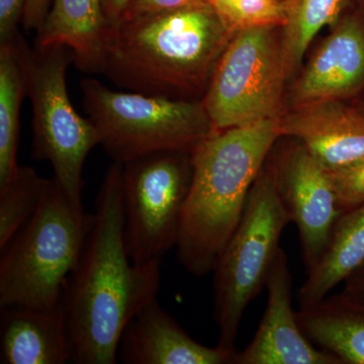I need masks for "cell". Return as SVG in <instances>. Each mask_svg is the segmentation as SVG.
I'll list each match as a JSON object with an SVG mask.
<instances>
[{"label":"cell","instance_id":"1","mask_svg":"<svg viewBox=\"0 0 364 364\" xmlns=\"http://www.w3.org/2000/svg\"><path fill=\"white\" fill-rule=\"evenodd\" d=\"M122 173L119 162L105 172L82 250L62 296L71 363L76 364L117 363L124 330L159 291L162 260L136 264L127 253Z\"/></svg>","mask_w":364,"mask_h":364},{"label":"cell","instance_id":"2","mask_svg":"<svg viewBox=\"0 0 364 364\" xmlns=\"http://www.w3.org/2000/svg\"><path fill=\"white\" fill-rule=\"evenodd\" d=\"M210 1L107 26L97 74L148 97L200 100L234 35Z\"/></svg>","mask_w":364,"mask_h":364},{"label":"cell","instance_id":"3","mask_svg":"<svg viewBox=\"0 0 364 364\" xmlns=\"http://www.w3.org/2000/svg\"><path fill=\"white\" fill-rule=\"evenodd\" d=\"M279 117L215 131L191 152L193 179L176 246L177 259L191 274L214 272L282 136Z\"/></svg>","mask_w":364,"mask_h":364},{"label":"cell","instance_id":"4","mask_svg":"<svg viewBox=\"0 0 364 364\" xmlns=\"http://www.w3.org/2000/svg\"><path fill=\"white\" fill-rule=\"evenodd\" d=\"M91 214L76 207L54 176L37 212L0 249V308H52L61 304Z\"/></svg>","mask_w":364,"mask_h":364},{"label":"cell","instance_id":"5","mask_svg":"<svg viewBox=\"0 0 364 364\" xmlns=\"http://www.w3.org/2000/svg\"><path fill=\"white\" fill-rule=\"evenodd\" d=\"M80 88L83 109L112 162L162 151L193 152L215 132L202 100L122 92L91 77L83 78Z\"/></svg>","mask_w":364,"mask_h":364},{"label":"cell","instance_id":"6","mask_svg":"<svg viewBox=\"0 0 364 364\" xmlns=\"http://www.w3.org/2000/svg\"><path fill=\"white\" fill-rule=\"evenodd\" d=\"M14 43L32 104L33 158L49 162L69 200L83 208V167L100 139L90 119L76 112L69 97L66 75L73 54L63 45L32 47L20 32Z\"/></svg>","mask_w":364,"mask_h":364},{"label":"cell","instance_id":"7","mask_svg":"<svg viewBox=\"0 0 364 364\" xmlns=\"http://www.w3.org/2000/svg\"><path fill=\"white\" fill-rule=\"evenodd\" d=\"M289 223L272 165L265 163L251 188L240 224L213 272L220 348L236 353L235 343L244 313L265 287L280 249V237Z\"/></svg>","mask_w":364,"mask_h":364},{"label":"cell","instance_id":"8","mask_svg":"<svg viewBox=\"0 0 364 364\" xmlns=\"http://www.w3.org/2000/svg\"><path fill=\"white\" fill-rule=\"evenodd\" d=\"M279 28L254 26L232 36L202 100L215 131L284 114L287 77Z\"/></svg>","mask_w":364,"mask_h":364},{"label":"cell","instance_id":"9","mask_svg":"<svg viewBox=\"0 0 364 364\" xmlns=\"http://www.w3.org/2000/svg\"><path fill=\"white\" fill-rule=\"evenodd\" d=\"M193 165L191 152L162 151L123 164L124 241L136 264L176 247Z\"/></svg>","mask_w":364,"mask_h":364},{"label":"cell","instance_id":"10","mask_svg":"<svg viewBox=\"0 0 364 364\" xmlns=\"http://www.w3.org/2000/svg\"><path fill=\"white\" fill-rule=\"evenodd\" d=\"M293 140V139H291ZM272 165L275 186L298 228L306 272L316 264L342 215L328 170L298 141L284 146Z\"/></svg>","mask_w":364,"mask_h":364},{"label":"cell","instance_id":"11","mask_svg":"<svg viewBox=\"0 0 364 364\" xmlns=\"http://www.w3.org/2000/svg\"><path fill=\"white\" fill-rule=\"evenodd\" d=\"M267 309L250 344L235 353L232 364H342L315 346L299 327L293 309V277L279 249L268 275Z\"/></svg>","mask_w":364,"mask_h":364},{"label":"cell","instance_id":"12","mask_svg":"<svg viewBox=\"0 0 364 364\" xmlns=\"http://www.w3.org/2000/svg\"><path fill=\"white\" fill-rule=\"evenodd\" d=\"M364 92V16H345L318 46L289 93L291 107L358 98Z\"/></svg>","mask_w":364,"mask_h":364},{"label":"cell","instance_id":"13","mask_svg":"<svg viewBox=\"0 0 364 364\" xmlns=\"http://www.w3.org/2000/svg\"><path fill=\"white\" fill-rule=\"evenodd\" d=\"M279 132L301 143L328 171L364 159V112L345 102L291 107L279 117Z\"/></svg>","mask_w":364,"mask_h":364},{"label":"cell","instance_id":"14","mask_svg":"<svg viewBox=\"0 0 364 364\" xmlns=\"http://www.w3.org/2000/svg\"><path fill=\"white\" fill-rule=\"evenodd\" d=\"M235 353L195 341L158 303L145 306L119 340L117 358L124 364H227Z\"/></svg>","mask_w":364,"mask_h":364},{"label":"cell","instance_id":"15","mask_svg":"<svg viewBox=\"0 0 364 364\" xmlns=\"http://www.w3.org/2000/svg\"><path fill=\"white\" fill-rule=\"evenodd\" d=\"M0 363H71L72 347L62 303L52 308H0Z\"/></svg>","mask_w":364,"mask_h":364},{"label":"cell","instance_id":"16","mask_svg":"<svg viewBox=\"0 0 364 364\" xmlns=\"http://www.w3.org/2000/svg\"><path fill=\"white\" fill-rule=\"evenodd\" d=\"M364 268V203L342 213L317 264L299 291V309L320 303Z\"/></svg>","mask_w":364,"mask_h":364},{"label":"cell","instance_id":"17","mask_svg":"<svg viewBox=\"0 0 364 364\" xmlns=\"http://www.w3.org/2000/svg\"><path fill=\"white\" fill-rule=\"evenodd\" d=\"M107 28L100 0H54L35 44L66 46L76 68L97 73Z\"/></svg>","mask_w":364,"mask_h":364},{"label":"cell","instance_id":"18","mask_svg":"<svg viewBox=\"0 0 364 364\" xmlns=\"http://www.w3.org/2000/svg\"><path fill=\"white\" fill-rule=\"evenodd\" d=\"M301 331L342 364H364V309L338 294L296 312Z\"/></svg>","mask_w":364,"mask_h":364},{"label":"cell","instance_id":"19","mask_svg":"<svg viewBox=\"0 0 364 364\" xmlns=\"http://www.w3.org/2000/svg\"><path fill=\"white\" fill-rule=\"evenodd\" d=\"M14 37L0 43V183L20 166L18 148L26 82Z\"/></svg>","mask_w":364,"mask_h":364},{"label":"cell","instance_id":"20","mask_svg":"<svg viewBox=\"0 0 364 364\" xmlns=\"http://www.w3.org/2000/svg\"><path fill=\"white\" fill-rule=\"evenodd\" d=\"M349 0H284L286 23L280 28L284 71L289 79L299 70L306 50L324 26H334Z\"/></svg>","mask_w":364,"mask_h":364},{"label":"cell","instance_id":"21","mask_svg":"<svg viewBox=\"0 0 364 364\" xmlns=\"http://www.w3.org/2000/svg\"><path fill=\"white\" fill-rule=\"evenodd\" d=\"M48 178L30 166H18L0 183V249L32 219L39 208Z\"/></svg>","mask_w":364,"mask_h":364},{"label":"cell","instance_id":"22","mask_svg":"<svg viewBox=\"0 0 364 364\" xmlns=\"http://www.w3.org/2000/svg\"><path fill=\"white\" fill-rule=\"evenodd\" d=\"M233 32L254 26H280L286 23L284 2L277 0H210Z\"/></svg>","mask_w":364,"mask_h":364},{"label":"cell","instance_id":"23","mask_svg":"<svg viewBox=\"0 0 364 364\" xmlns=\"http://www.w3.org/2000/svg\"><path fill=\"white\" fill-rule=\"evenodd\" d=\"M329 172L342 212L364 203V159Z\"/></svg>","mask_w":364,"mask_h":364},{"label":"cell","instance_id":"24","mask_svg":"<svg viewBox=\"0 0 364 364\" xmlns=\"http://www.w3.org/2000/svg\"><path fill=\"white\" fill-rule=\"evenodd\" d=\"M26 0H0V43L11 40L18 32Z\"/></svg>","mask_w":364,"mask_h":364},{"label":"cell","instance_id":"25","mask_svg":"<svg viewBox=\"0 0 364 364\" xmlns=\"http://www.w3.org/2000/svg\"><path fill=\"white\" fill-rule=\"evenodd\" d=\"M205 1L210 0H131L119 21Z\"/></svg>","mask_w":364,"mask_h":364},{"label":"cell","instance_id":"26","mask_svg":"<svg viewBox=\"0 0 364 364\" xmlns=\"http://www.w3.org/2000/svg\"><path fill=\"white\" fill-rule=\"evenodd\" d=\"M338 296L347 303L364 308V268L345 282Z\"/></svg>","mask_w":364,"mask_h":364},{"label":"cell","instance_id":"27","mask_svg":"<svg viewBox=\"0 0 364 364\" xmlns=\"http://www.w3.org/2000/svg\"><path fill=\"white\" fill-rule=\"evenodd\" d=\"M131 0H100L107 26L114 25L123 18Z\"/></svg>","mask_w":364,"mask_h":364},{"label":"cell","instance_id":"28","mask_svg":"<svg viewBox=\"0 0 364 364\" xmlns=\"http://www.w3.org/2000/svg\"><path fill=\"white\" fill-rule=\"evenodd\" d=\"M358 104L355 105V107H358L360 111L364 112V92L360 97H358Z\"/></svg>","mask_w":364,"mask_h":364},{"label":"cell","instance_id":"29","mask_svg":"<svg viewBox=\"0 0 364 364\" xmlns=\"http://www.w3.org/2000/svg\"><path fill=\"white\" fill-rule=\"evenodd\" d=\"M277 1L284 2V0H277Z\"/></svg>","mask_w":364,"mask_h":364},{"label":"cell","instance_id":"30","mask_svg":"<svg viewBox=\"0 0 364 364\" xmlns=\"http://www.w3.org/2000/svg\"><path fill=\"white\" fill-rule=\"evenodd\" d=\"M360 308H361V306H360ZM363 309H364V308H363Z\"/></svg>","mask_w":364,"mask_h":364}]
</instances>
